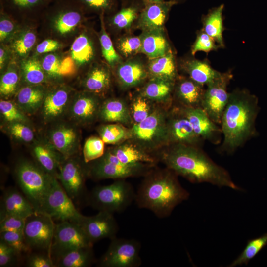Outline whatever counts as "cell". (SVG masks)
<instances>
[{"mask_svg": "<svg viewBox=\"0 0 267 267\" xmlns=\"http://www.w3.org/2000/svg\"><path fill=\"white\" fill-rule=\"evenodd\" d=\"M200 147L171 144L157 156L167 168L193 183H209L222 187L241 190L228 172L218 165Z\"/></svg>", "mask_w": 267, "mask_h": 267, "instance_id": "1", "label": "cell"}, {"mask_svg": "<svg viewBox=\"0 0 267 267\" xmlns=\"http://www.w3.org/2000/svg\"><path fill=\"white\" fill-rule=\"evenodd\" d=\"M259 110L257 97L248 89H236L229 92L220 124L223 136L221 152L232 154L257 136Z\"/></svg>", "mask_w": 267, "mask_h": 267, "instance_id": "2", "label": "cell"}, {"mask_svg": "<svg viewBox=\"0 0 267 267\" xmlns=\"http://www.w3.org/2000/svg\"><path fill=\"white\" fill-rule=\"evenodd\" d=\"M145 176L135 192L137 206L151 211L159 218L169 217L176 206L190 196L180 184L178 175L166 167L154 169Z\"/></svg>", "mask_w": 267, "mask_h": 267, "instance_id": "3", "label": "cell"}, {"mask_svg": "<svg viewBox=\"0 0 267 267\" xmlns=\"http://www.w3.org/2000/svg\"><path fill=\"white\" fill-rule=\"evenodd\" d=\"M168 110L164 106H156L145 120L139 123H134L130 127L132 137L130 140L152 155L159 149L168 146Z\"/></svg>", "mask_w": 267, "mask_h": 267, "instance_id": "4", "label": "cell"}, {"mask_svg": "<svg viewBox=\"0 0 267 267\" xmlns=\"http://www.w3.org/2000/svg\"><path fill=\"white\" fill-rule=\"evenodd\" d=\"M15 174L22 193L36 211L40 212L55 178L45 172L37 164L27 160H21L18 162Z\"/></svg>", "mask_w": 267, "mask_h": 267, "instance_id": "5", "label": "cell"}, {"mask_svg": "<svg viewBox=\"0 0 267 267\" xmlns=\"http://www.w3.org/2000/svg\"><path fill=\"white\" fill-rule=\"evenodd\" d=\"M135 191L125 179L116 180L113 183L94 187L88 194L87 204L98 211L114 214L121 212L135 200Z\"/></svg>", "mask_w": 267, "mask_h": 267, "instance_id": "6", "label": "cell"}, {"mask_svg": "<svg viewBox=\"0 0 267 267\" xmlns=\"http://www.w3.org/2000/svg\"><path fill=\"white\" fill-rule=\"evenodd\" d=\"M155 165L147 163L125 164L114 154H109L106 159L102 157L87 166L88 177L95 180L124 179L128 178L144 176Z\"/></svg>", "mask_w": 267, "mask_h": 267, "instance_id": "7", "label": "cell"}, {"mask_svg": "<svg viewBox=\"0 0 267 267\" xmlns=\"http://www.w3.org/2000/svg\"><path fill=\"white\" fill-rule=\"evenodd\" d=\"M55 224L49 215L36 211L26 218L23 234L32 251H44L50 254Z\"/></svg>", "mask_w": 267, "mask_h": 267, "instance_id": "8", "label": "cell"}, {"mask_svg": "<svg viewBox=\"0 0 267 267\" xmlns=\"http://www.w3.org/2000/svg\"><path fill=\"white\" fill-rule=\"evenodd\" d=\"M40 212L59 222L68 221L79 224L84 217L76 208L73 201L56 178L53 179Z\"/></svg>", "mask_w": 267, "mask_h": 267, "instance_id": "9", "label": "cell"}, {"mask_svg": "<svg viewBox=\"0 0 267 267\" xmlns=\"http://www.w3.org/2000/svg\"><path fill=\"white\" fill-rule=\"evenodd\" d=\"M141 244L136 240L111 239L107 251L98 261L101 267H138L141 264Z\"/></svg>", "mask_w": 267, "mask_h": 267, "instance_id": "10", "label": "cell"}, {"mask_svg": "<svg viewBox=\"0 0 267 267\" xmlns=\"http://www.w3.org/2000/svg\"><path fill=\"white\" fill-rule=\"evenodd\" d=\"M233 75L231 70L221 72L220 76L206 86L201 108L215 123L220 124L229 98L227 87Z\"/></svg>", "mask_w": 267, "mask_h": 267, "instance_id": "11", "label": "cell"}, {"mask_svg": "<svg viewBox=\"0 0 267 267\" xmlns=\"http://www.w3.org/2000/svg\"><path fill=\"white\" fill-rule=\"evenodd\" d=\"M88 177V167L73 156L61 163L57 179L72 200H79L85 194V180Z\"/></svg>", "mask_w": 267, "mask_h": 267, "instance_id": "12", "label": "cell"}, {"mask_svg": "<svg viewBox=\"0 0 267 267\" xmlns=\"http://www.w3.org/2000/svg\"><path fill=\"white\" fill-rule=\"evenodd\" d=\"M79 224L68 222L55 224L50 255L51 257L75 249L93 246Z\"/></svg>", "mask_w": 267, "mask_h": 267, "instance_id": "13", "label": "cell"}, {"mask_svg": "<svg viewBox=\"0 0 267 267\" xmlns=\"http://www.w3.org/2000/svg\"><path fill=\"white\" fill-rule=\"evenodd\" d=\"M167 126L169 145L181 144L201 147L204 140L195 133L180 107L175 106L168 110Z\"/></svg>", "mask_w": 267, "mask_h": 267, "instance_id": "14", "label": "cell"}, {"mask_svg": "<svg viewBox=\"0 0 267 267\" xmlns=\"http://www.w3.org/2000/svg\"><path fill=\"white\" fill-rule=\"evenodd\" d=\"M102 102L100 95L86 90L72 98L67 113L75 123L89 125L98 118Z\"/></svg>", "mask_w": 267, "mask_h": 267, "instance_id": "15", "label": "cell"}, {"mask_svg": "<svg viewBox=\"0 0 267 267\" xmlns=\"http://www.w3.org/2000/svg\"><path fill=\"white\" fill-rule=\"evenodd\" d=\"M85 233L93 243L99 240L116 237L119 230L113 214L103 211L92 216H84L79 223Z\"/></svg>", "mask_w": 267, "mask_h": 267, "instance_id": "16", "label": "cell"}, {"mask_svg": "<svg viewBox=\"0 0 267 267\" xmlns=\"http://www.w3.org/2000/svg\"><path fill=\"white\" fill-rule=\"evenodd\" d=\"M114 70L117 83L123 90L138 87L149 78L146 63L136 56L123 59Z\"/></svg>", "mask_w": 267, "mask_h": 267, "instance_id": "17", "label": "cell"}, {"mask_svg": "<svg viewBox=\"0 0 267 267\" xmlns=\"http://www.w3.org/2000/svg\"><path fill=\"white\" fill-rule=\"evenodd\" d=\"M144 5L136 20L135 27L142 31L165 29L174 1L143 2Z\"/></svg>", "mask_w": 267, "mask_h": 267, "instance_id": "18", "label": "cell"}, {"mask_svg": "<svg viewBox=\"0 0 267 267\" xmlns=\"http://www.w3.org/2000/svg\"><path fill=\"white\" fill-rule=\"evenodd\" d=\"M205 90L204 86L179 75L175 83L173 102L180 107L201 108Z\"/></svg>", "mask_w": 267, "mask_h": 267, "instance_id": "19", "label": "cell"}, {"mask_svg": "<svg viewBox=\"0 0 267 267\" xmlns=\"http://www.w3.org/2000/svg\"><path fill=\"white\" fill-rule=\"evenodd\" d=\"M70 90L58 87L46 92L40 109L41 117L45 123L57 120L67 113L71 102Z\"/></svg>", "mask_w": 267, "mask_h": 267, "instance_id": "20", "label": "cell"}, {"mask_svg": "<svg viewBox=\"0 0 267 267\" xmlns=\"http://www.w3.org/2000/svg\"><path fill=\"white\" fill-rule=\"evenodd\" d=\"M180 108L200 138L215 144L220 142L222 135L221 128L209 118L202 108Z\"/></svg>", "mask_w": 267, "mask_h": 267, "instance_id": "21", "label": "cell"}, {"mask_svg": "<svg viewBox=\"0 0 267 267\" xmlns=\"http://www.w3.org/2000/svg\"><path fill=\"white\" fill-rule=\"evenodd\" d=\"M48 142L64 159H67L74 156L78 151L79 133L73 126L60 124L50 131Z\"/></svg>", "mask_w": 267, "mask_h": 267, "instance_id": "22", "label": "cell"}, {"mask_svg": "<svg viewBox=\"0 0 267 267\" xmlns=\"http://www.w3.org/2000/svg\"><path fill=\"white\" fill-rule=\"evenodd\" d=\"M178 61V70H180L195 82L207 86L218 77L220 72L214 69L206 58L199 60L190 54L180 58Z\"/></svg>", "mask_w": 267, "mask_h": 267, "instance_id": "23", "label": "cell"}, {"mask_svg": "<svg viewBox=\"0 0 267 267\" xmlns=\"http://www.w3.org/2000/svg\"><path fill=\"white\" fill-rule=\"evenodd\" d=\"M36 210L26 197L15 188L6 189L0 202V218L13 215L26 218Z\"/></svg>", "mask_w": 267, "mask_h": 267, "instance_id": "24", "label": "cell"}, {"mask_svg": "<svg viewBox=\"0 0 267 267\" xmlns=\"http://www.w3.org/2000/svg\"><path fill=\"white\" fill-rule=\"evenodd\" d=\"M31 150L37 165L45 172L57 178L60 166L65 159L49 142L36 141Z\"/></svg>", "mask_w": 267, "mask_h": 267, "instance_id": "25", "label": "cell"}, {"mask_svg": "<svg viewBox=\"0 0 267 267\" xmlns=\"http://www.w3.org/2000/svg\"><path fill=\"white\" fill-rule=\"evenodd\" d=\"M175 83L160 78H149L139 94L155 103L169 107L173 103Z\"/></svg>", "mask_w": 267, "mask_h": 267, "instance_id": "26", "label": "cell"}, {"mask_svg": "<svg viewBox=\"0 0 267 267\" xmlns=\"http://www.w3.org/2000/svg\"><path fill=\"white\" fill-rule=\"evenodd\" d=\"M141 53L148 59L163 56L172 49L166 35L165 29L141 31Z\"/></svg>", "mask_w": 267, "mask_h": 267, "instance_id": "27", "label": "cell"}, {"mask_svg": "<svg viewBox=\"0 0 267 267\" xmlns=\"http://www.w3.org/2000/svg\"><path fill=\"white\" fill-rule=\"evenodd\" d=\"M105 123H120L131 127L134 124L130 108L123 99L111 98L102 102L98 118Z\"/></svg>", "mask_w": 267, "mask_h": 267, "instance_id": "28", "label": "cell"}, {"mask_svg": "<svg viewBox=\"0 0 267 267\" xmlns=\"http://www.w3.org/2000/svg\"><path fill=\"white\" fill-rule=\"evenodd\" d=\"M146 65L149 78H157L175 82L179 75L174 50L163 56L148 59Z\"/></svg>", "mask_w": 267, "mask_h": 267, "instance_id": "29", "label": "cell"}, {"mask_svg": "<svg viewBox=\"0 0 267 267\" xmlns=\"http://www.w3.org/2000/svg\"><path fill=\"white\" fill-rule=\"evenodd\" d=\"M110 150L125 164L143 163L155 165L158 161L154 155L144 151L131 140L117 144Z\"/></svg>", "mask_w": 267, "mask_h": 267, "instance_id": "30", "label": "cell"}, {"mask_svg": "<svg viewBox=\"0 0 267 267\" xmlns=\"http://www.w3.org/2000/svg\"><path fill=\"white\" fill-rule=\"evenodd\" d=\"M45 94L40 85L26 86L18 90L14 102L26 115H32L40 110Z\"/></svg>", "mask_w": 267, "mask_h": 267, "instance_id": "31", "label": "cell"}, {"mask_svg": "<svg viewBox=\"0 0 267 267\" xmlns=\"http://www.w3.org/2000/svg\"><path fill=\"white\" fill-rule=\"evenodd\" d=\"M52 258L55 267H88L96 261L93 246L69 250Z\"/></svg>", "mask_w": 267, "mask_h": 267, "instance_id": "32", "label": "cell"}, {"mask_svg": "<svg viewBox=\"0 0 267 267\" xmlns=\"http://www.w3.org/2000/svg\"><path fill=\"white\" fill-rule=\"evenodd\" d=\"M111 84V73L109 67L103 64L93 66L85 76L83 86L86 91L99 95L106 93Z\"/></svg>", "mask_w": 267, "mask_h": 267, "instance_id": "33", "label": "cell"}, {"mask_svg": "<svg viewBox=\"0 0 267 267\" xmlns=\"http://www.w3.org/2000/svg\"><path fill=\"white\" fill-rule=\"evenodd\" d=\"M224 8L223 4L213 7L201 18L202 24L201 29L212 38L221 48H225L223 37V32L224 30L223 17Z\"/></svg>", "mask_w": 267, "mask_h": 267, "instance_id": "34", "label": "cell"}, {"mask_svg": "<svg viewBox=\"0 0 267 267\" xmlns=\"http://www.w3.org/2000/svg\"><path fill=\"white\" fill-rule=\"evenodd\" d=\"M95 54L94 43L86 34H82L78 36L71 45V57L79 66L89 63L93 59Z\"/></svg>", "mask_w": 267, "mask_h": 267, "instance_id": "35", "label": "cell"}, {"mask_svg": "<svg viewBox=\"0 0 267 267\" xmlns=\"http://www.w3.org/2000/svg\"><path fill=\"white\" fill-rule=\"evenodd\" d=\"M144 5L141 0H137L131 4L124 6L111 18L112 26L118 30L129 29L135 22Z\"/></svg>", "mask_w": 267, "mask_h": 267, "instance_id": "36", "label": "cell"}, {"mask_svg": "<svg viewBox=\"0 0 267 267\" xmlns=\"http://www.w3.org/2000/svg\"><path fill=\"white\" fill-rule=\"evenodd\" d=\"M100 137L105 143L119 144L131 138L130 127L120 123H109L101 125L98 129Z\"/></svg>", "mask_w": 267, "mask_h": 267, "instance_id": "37", "label": "cell"}, {"mask_svg": "<svg viewBox=\"0 0 267 267\" xmlns=\"http://www.w3.org/2000/svg\"><path fill=\"white\" fill-rule=\"evenodd\" d=\"M267 245V233L250 240L242 252L227 267L247 265Z\"/></svg>", "mask_w": 267, "mask_h": 267, "instance_id": "38", "label": "cell"}, {"mask_svg": "<svg viewBox=\"0 0 267 267\" xmlns=\"http://www.w3.org/2000/svg\"><path fill=\"white\" fill-rule=\"evenodd\" d=\"M99 38L102 55L109 67L114 69L123 59L118 53L106 31L103 16L101 17V30Z\"/></svg>", "mask_w": 267, "mask_h": 267, "instance_id": "39", "label": "cell"}, {"mask_svg": "<svg viewBox=\"0 0 267 267\" xmlns=\"http://www.w3.org/2000/svg\"><path fill=\"white\" fill-rule=\"evenodd\" d=\"M141 40L140 35H124L116 42V49L123 59L141 53Z\"/></svg>", "mask_w": 267, "mask_h": 267, "instance_id": "40", "label": "cell"}, {"mask_svg": "<svg viewBox=\"0 0 267 267\" xmlns=\"http://www.w3.org/2000/svg\"><path fill=\"white\" fill-rule=\"evenodd\" d=\"M155 104L139 93L135 96L129 107L134 123H139L148 117L155 109Z\"/></svg>", "mask_w": 267, "mask_h": 267, "instance_id": "41", "label": "cell"}, {"mask_svg": "<svg viewBox=\"0 0 267 267\" xmlns=\"http://www.w3.org/2000/svg\"><path fill=\"white\" fill-rule=\"evenodd\" d=\"M21 68L23 79L28 84L38 85L45 81V73L38 60L28 59L23 62Z\"/></svg>", "mask_w": 267, "mask_h": 267, "instance_id": "42", "label": "cell"}, {"mask_svg": "<svg viewBox=\"0 0 267 267\" xmlns=\"http://www.w3.org/2000/svg\"><path fill=\"white\" fill-rule=\"evenodd\" d=\"M104 142L100 137L87 138L83 149V160L86 164L101 158L105 153Z\"/></svg>", "mask_w": 267, "mask_h": 267, "instance_id": "43", "label": "cell"}, {"mask_svg": "<svg viewBox=\"0 0 267 267\" xmlns=\"http://www.w3.org/2000/svg\"><path fill=\"white\" fill-rule=\"evenodd\" d=\"M0 111L3 118L7 123L15 122L27 123L29 121L27 115L14 102L10 100L3 99L0 100Z\"/></svg>", "mask_w": 267, "mask_h": 267, "instance_id": "44", "label": "cell"}, {"mask_svg": "<svg viewBox=\"0 0 267 267\" xmlns=\"http://www.w3.org/2000/svg\"><path fill=\"white\" fill-rule=\"evenodd\" d=\"M19 76L14 69H9L1 76L0 83L1 96L8 98L17 93Z\"/></svg>", "mask_w": 267, "mask_h": 267, "instance_id": "45", "label": "cell"}, {"mask_svg": "<svg viewBox=\"0 0 267 267\" xmlns=\"http://www.w3.org/2000/svg\"><path fill=\"white\" fill-rule=\"evenodd\" d=\"M220 48L221 47L216 41L201 29L197 32L195 40L191 47L190 54L194 56L199 51L208 53Z\"/></svg>", "mask_w": 267, "mask_h": 267, "instance_id": "46", "label": "cell"}, {"mask_svg": "<svg viewBox=\"0 0 267 267\" xmlns=\"http://www.w3.org/2000/svg\"><path fill=\"white\" fill-rule=\"evenodd\" d=\"M5 130L12 137L20 141L29 143L34 139V132L26 123L15 122L7 123Z\"/></svg>", "mask_w": 267, "mask_h": 267, "instance_id": "47", "label": "cell"}, {"mask_svg": "<svg viewBox=\"0 0 267 267\" xmlns=\"http://www.w3.org/2000/svg\"><path fill=\"white\" fill-rule=\"evenodd\" d=\"M0 239L13 247L21 254L32 251L27 245L23 231H6L0 232Z\"/></svg>", "mask_w": 267, "mask_h": 267, "instance_id": "48", "label": "cell"}, {"mask_svg": "<svg viewBox=\"0 0 267 267\" xmlns=\"http://www.w3.org/2000/svg\"><path fill=\"white\" fill-rule=\"evenodd\" d=\"M79 13L70 11L61 15L56 20L55 27L61 34H65L74 29L80 22Z\"/></svg>", "mask_w": 267, "mask_h": 267, "instance_id": "49", "label": "cell"}, {"mask_svg": "<svg viewBox=\"0 0 267 267\" xmlns=\"http://www.w3.org/2000/svg\"><path fill=\"white\" fill-rule=\"evenodd\" d=\"M22 254L0 239V267L14 266L19 261Z\"/></svg>", "mask_w": 267, "mask_h": 267, "instance_id": "50", "label": "cell"}, {"mask_svg": "<svg viewBox=\"0 0 267 267\" xmlns=\"http://www.w3.org/2000/svg\"><path fill=\"white\" fill-rule=\"evenodd\" d=\"M35 34L30 31H26L16 39L13 44V47L17 54L25 56L29 52L35 44Z\"/></svg>", "mask_w": 267, "mask_h": 267, "instance_id": "51", "label": "cell"}, {"mask_svg": "<svg viewBox=\"0 0 267 267\" xmlns=\"http://www.w3.org/2000/svg\"><path fill=\"white\" fill-rule=\"evenodd\" d=\"M25 265L28 267H55L50 254L44 251L28 253Z\"/></svg>", "mask_w": 267, "mask_h": 267, "instance_id": "52", "label": "cell"}, {"mask_svg": "<svg viewBox=\"0 0 267 267\" xmlns=\"http://www.w3.org/2000/svg\"><path fill=\"white\" fill-rule=\"evenodd\" d=\"M26 218L9 215L0 218V232L6 231H23Z\"/></svg>", "mask_w": 267, "mask_h": 267, "instance_id": "53", "label": "cell"}, {"mask_svg": "<svg viewBox=\"0 0 267 267\" xmlns=\"http://www.w3.org/2000/svg\"><path fill=\"white\" fill-rule=\"evenodd\" d=\"M60 63L56 55L49 54L44 58L41 64L46 75L52 78L56 79L61 76Z\"/></svg>", "mask_w": 267, "mask_h": 267, "instance_id": "54", "label": "cell"}, {"mask_svg": "<svg viewBox=\"0 0 267 267\" xmlns=\"http://www.w3.org/2000/svg\"><path fill=\"white\" fill-rule=\"evenodd\" d=\"M90 7L97 10H110L115 7L117 0H84Z\"/></svg>", "mask_w": 267, "mask_h": 267, "instance_id": "55", "label": "cell"}, {"mask_svg": "<svg viewBox=\"0 0 267 267\" xmlns=\"http://www.w3.org/2000/svg\"><path fill=\"white\" fill-rule=\"evenodd\" d=\"M76 70V63L72 57L64 58L61 62L60 73L61 76H68L74 74Z\"/></svg>", "mask_w": 267, "mask_h": 267, "instance_id": "56", "label": "cell"}, {"mask_svg": "<svg viewBox=\"0 0 267 267\" xmlns=\"http://www.w3.org/2000/svg\"><path fill=\"white\" fill-rule=\"evenodd\" d=\"M59 43L54 40L47 39L43 41L36 47V52L38 53H44L55 51L59 48Z\"/></svg>", "mask_w": 267, "mask_h": 267, "instance_id": "57", "label": "cell"}, {"mask_svg": "<svg viewBox=\"0 0 267 267\" xmlns=\"http://www.w3.org/2000/svg\"><path fill=\"white\" fill-rule=\"evenodd\" d=\"M14 25L11 21L3 19L0 22V40H5L13 31Z\"/></svg>", "mask_w": 267, "mask_h": 267, "instance_id": "58", "label": "cell"}, {"mask_svg": "<svg viewBox=\"0 0 267 267\" xmlns=\"http://www.w3.org/2000/svg\"><path fill=\"white\" fill-rule=\"evenodd\" d=\"M39 0H14V2L21 6L32 5L36 3Z\"/></svg>", "mask_w": 267, "mask_h": 267, "instance_id": "59", "label": "cell"}, {"mask_svg": "<svg viewBox=\"0 0 267 267\" xmlns=\"http://www.w3.org/2000/svg\"><path fill=\"white\" fill-rule=\"evenodd\" d=\"M6 59V52L3 48L0 49V66L1 69L4 66V62Z\"/></svg>", "mask_w": 267, "mask_h": 267, "instance_id": "60", "label": "cell"}, {"mask_svg": "<svg viewBox=\"0 0 267 267\" xmlns=\"http://www.w3.org/2000/svg\"><path fill=\"white\" fill-rule=\"evenodd\" d=\"M136 0H121L124 6L130 4Z\"/></svg>", "mask_w": 267, "mask_h": 267, "instance_id": "61", "label": "cell"}, {"mask_svg": "<svg viewBox=\"0 0 267 267\" xmlns=\"http://www.w3.org/2000/svg\"><path fill=\"white\" fill-rule=\"evenodd\" d=\"M143 2H160L164 0H141Z\"/></svg>", "mask_w": 267, "mask_h": 267, "instance_id": "62", "label": "cell"}, {"mask_svg": "<svg viewBox=\"0 0 267 267\" xmlns=\"http://www.w3.org/2000/svg\"><path fill=\"white\" fill-rule=\"evenodd\" d=\"M172 0L174 1L177 4L178 3H183L185 2V1H186L187 0Z\"/></svg>", "mask_w": 267, "mask_h": 267, "instance_id": "63", "label": "cell"}]
</instances>
